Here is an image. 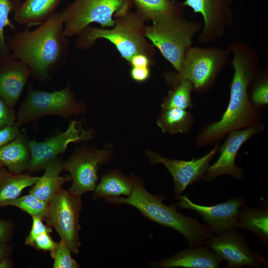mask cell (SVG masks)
Listing matches in <instances>:
<instances>
[{"instance_id":"cell-13","label":"cell","mask_w":268,"mask_h":268,"mask_svg":"<svg viewBox=\"0 0 268 268\" xmlns=\"http://www.w3.org/2000/svg\"><path fill=\"white\" fill-rule=\"evenodd\" d=\"M204 244L222 260L227 261V268H256L268 263L265 258L250 248L242 234L234 229L218 236L212 235Z\"/></svg>"},{"instance_id":"cell-29","label":"cell","mask_w":268,"mask_h":268,"mask_svg":"<svg viewBox=\"0 0 268 268\" xmlns=\"http://www.w3.org/2000/svg\"><path fill=\"white\" fill-rule=\"evenodd\" d=\"M249 98L251 103L261 110L268 103V72L261 71L252 82L249 89Z\"/></svg>"},{"instance_id":"cell-2","label":"cell","mask_w":268,"mask_h":268,"mask_svg":"<svg viewBox=\"0 0 268 268\" xmlns=\"http://www.w3.org/2000/svg\"><path fill=\"white\" fill-rule=\"evenodd\" d=\"M30 28L9 36L6 44L12 58L26 64L35 78L45 82L66 63L68 37L60 12H55L36 29Z\"/></svg>"},{"instance_id":"cell-3","label":"cell","mask_w":268,"mask_h":268,"mask_svg":"<svg viewBox=\"0 0 268 268\" xmlns=\"http://www.w3.org/2000/svg\"><path fill=\"white\" fill-rule=\"evenodd\" d=\"M164 199L162 196L148 192L142 181L134 177V188L129 196L111 197L106 200L113 204L131 205L149 220L174 229L184 236L190 248L204 245L212 235L209 226L178 212L175 204L166 205L163 202Z\"/></svg>"},{"instance_id":"cell-16","label":"cell","mask_w":268,"mask_h":268,"mask_svg":"<svg viewBox=\"0 0 268 268\" xmlns=\"http://www.w3.org/2000/svg\"><path fill=\"white\" fill-rule=\"evenodd\" d=\"M178 199L177 206L195 211L217 235L236 228L240 208L244 204L243 199L235 197L211 206L196 204L186 196H180Z\"/></svg>"},{"instance_id":"cell-33","label":"cell","mask_w":268,"mask_h":268,"mask_svg":"<svg viewBox=\"0 0 268 268\" xmlns=\"http://www.w3.org/2000/svg\"><path fill=\"white\" fill-rule=\"evenodd\" d=\"M16 122V115L14 108L10 107L0 97V129Z\"/></svg>"},{"instance_id":"cell-24","label":"cell","mask_w":268,"mask_h":268,"mask_svg":"<svg viewBox=\"0 0 268 268\" xmlns=\"http://www.w3.org/2000/svg\"><path fill=\"white\" fill-rule=\"evenodd\" d=\"M138 11L153 21L184 17L181 2L172 0H133Z\"/></svg>"},{"instance_id":"cell-9","label":"cell","mask_w":268,"mask_h":268,"mask_svg":"<svg viewBox=\"0 0 268 268\" xmlns=\"http://www.w3.org/2000/svg\"><path fill=\"white\" fill-rule=\"evenodd\" d=\"M81 197L62 188L48 203L44 219L47 225L56 230L61 240L75 255L79 253L81 246L79 239L81 228L79 219L82 210Z\"/></svg>"},{"instance_id":"cell-10","label":"cell","mask_w":268,"mask_h":268,"mask_svg":"<svg viewBox=\"0 0 268 268\" xmlns=\"http://www.w3.org/2000/svg\"><path fill=\"white\" fill-rule=\"evenodd\" d=\"M112 156L110 148L100 150L83 147L76 150L62 163L63 171H68L72 184L69 190L81 196L84 193L94 191L97 181L100 166Z\"/></svg>"},{"instance_id":"cell-34","label":"cell","mask_w":268,"mask_h":268,"mask_svg":"<svg viewBox=\"0 0 268 268\" xmlns=\"http://www.w3.org/2000/svg\"><path fill=\"white\" fill-rule=\"evenodd\" d=\"M50 233L45 232L38 236L35 239L32 247L39 250L52 252L57 242L52 239Z\"/></svg>"},{"instance_id":"cell-25","label":"cell","mask_w":268,"mask_h":268,"mask_svg":"<svg viewBox=\"0 0 268 268\" xmlns=\"http://www.w3.org/2000/svg\"><path fill=\"white\" fill-rule=\"evenodd\" d=\"M268 210L266 206L253 208L244 205L241 207L236 227L251 231L262 242L268 240Z\"/></svg>"},{"instance_id":"cell-19","label":"cell","mask_w":268,"mask_h":268,"mask_svg":"<svg viewBox=\"0 0 268 268\" xmlns=\"http://www.w3.org/2000/svg\"><path fill=\"white\" fill-rule=\"evenodd\" d=\"M25 134L20 133L14 139L0 147V163L9 171L21 174L27 170L31 160V151Z\"/></svg>"},{"instance_id":"cell-31","label":"cell","mask_w":268,"mask_h":268,"mask_svg":"<svg viewBox=\"0 0 268 268\" xmlns=\"http://www.w3.org/2000/svg\"><path fill=\"white\" fill-rule=\"evenodd\" d=\"M71 250L68 245L61 240L57 242L53 250L50 252L54 260V268H77L79 265L71 257Z\"/></svg>"},{"instance_id":"cell-17","label":"cell","mask_w":268,"mask_h":268,"mask_svg":"<svg viewBox=\"0 0 268 268\" xmlns=\"http://www.w3.org/2000/svg\"><path fill=\"white\" fill-rule=\"evenodd\" d=\"M32 75L29 67L11 56L0 58V97L14 108Z\"/></svg>"},{"instance_id":"cell-37","label":"cell","mask_w":268,"mask_h":268,"mask_svg":"<svg viewBox=\"0 0 268 268\" xmlns=\"http://www.w3.org/2000/svg\"><path fill=\"white\" fill-rule=\"evenodd\" d=\"M130 74L134 81L143 82L149 77L150 71L149 67H133Z\"/></svg>"},{"instance_id":"cell-22","label":"cell","mask_w":268,"mask_h":268,"mask_svg":"<svg viewBox=\"0 0 268 268\" xmlns=\"http://www.w3.org/2000/svg\"><path fill=\"white\" fill-rule=\"evenodd\" d=\"M134 177L123 175L118 170L104 174L94 190L93 199L129 196L134 188Z\"/></svg>"},{"instance_id":"cell-21","label":"cell","mask_w":268,"mask_h":268,"mask_svg":"<svg viewBox=\"0 0 268 268\" xmlns=\"http://www.w3.org/2000/svg\"><path fill=\"white\" fill-rule=\"evenodd\" d=\"M62 0H25L14 13V20L28 27L39 26L55 12Z\"/></svg>"},{"instance_id":"cell-7","label":"cell","mask_w":268,"mask_h":268,"mask_svg":"<svg viewBox=\"0 0 268 268\" xmlns=\"http://www.w3.org/2000/svg\"><path fill=\"white\" fill-rule=\"evenodd\" d=\"M85 111V106L76 100L69 84L52 92L33 89L19 107L16 123L20 127L43 116L55 115L67 118Z\"/></svg>"},{"instance_id":"cell-38","label":"cell","mask_w":268,"mask_h":268,"mask_svg":"<svg viewBox=\"0 0 268 268\" xmlns=\"http://www.w3.org/2000/svg\"><path fill=\"white\" fill-rule=\"evenodd\" d=\"M129 62L132 67H149L150 59L148 55L138 53L133 56Z\"/></svg>"},{"instance_id":"cell-32","label":"cell","mask_w":268,"mask_h":268,"mask_svg":"<svg viewBox=\"0 0 268 268\" xmlns=\"http://www.w3.org/2000/svg\"><path fill=\"white\" fill-rule=\"evenodd\" d=\"M32 224L29 234L25 238V243L31 246H33L36 238L39 235L45 233L52 232L51 227L45 225L43 219L40 217L32 216Z\"/></svg>"},{"instance_id":"cell-41","label":"cell","mask_w":268,"mask_h":268,"mask_svg":"<svg viewBox=\"0 0 268 268\" xmlns=\"http://www.w3.org/2000/svg\"><path fill=\"white\" fill-rule=\"evenodd\" d=\"M3 166L0 163V168Z\"/></svg>"},{"instance_id":"cell-11","label":"cell","mask_w":268,"mask_h":268,"mask_svg":"<svg viewBox=\"0 0 268 268\" xmlns=\"http://www.w3.org/2000/svg\"><path fill=\"white\" fill-rule=\"evenodd\" d=\"M181 3L202 16L203 25L198 37L201 44L215 42L233 23V0H185Z\"/></svg>"},{"instance_id":"cell-23","label":"cell","mask_w":268,"mask_h":268,"mask_svg":"<svg viewBox=\"0 0 268 268\" xmlns=\"http://www.w3.org/2000/svg\"><path fill=\"white\" fill-rule=\"evenodd\" d=\"M39 177L10 172L4 166L0 168V207L7 206L18 198L22 191L33 186Z\"/></svg>"},{"instance_id":"cell-12","label":"cell","mask_w":268,"mask_h":268,"mask_svg":"<svg viewBox=\"0 0 268 268\" xmlns=\"http://www.w3.org/2000/svg\"><path fill=\"white\" fill-rule=\"evenodd\" d=\"M264 128L262 123L229 133L223 144L219 147L218 159L214 164L208 166L201 180L204 182H209L224 175L241 179L244 176V170L235 164L238 152L247 140L262 132Z\"/></svg>"},{"instance_id":"cell-39","label":"cell","mask_w":268,"mask_h":268,"mask_svg":"<svg viewBox=\"0 0 268 268\" xmlns=\"http://www.w3.org/2000/svg\"><path fill=\"white\" fill-rule=\"evenodd\" d=\"M13 247L8 242H0V261L4 258L9 257Z\"/></svg>"},{"instance_id":"cell-36","label":"cell","mask_w":268,"mask_h":268,"mask_svg":"<svg viewBox=\"0 0 268 268\" xmlns=\"http://www.w3.org/2000/svg\"><path fill=\"white\" fill-rule=\"evenodd\" d=\"M14 228V223L11 220L0 219V242H9Z\"/></svg>"},{"instance_id":"cell-40","label":"cell","mask_w":268,"mask_h":268,"mask_svg":"<svg viewBox=\"0 0 268 268\" xmlns=\"http://www.w3.org/2000/svg\"><path fill=\"white\" fill-rule=\"evenodd\" d=\"M13 265V261L9 257L4 258L0 261V268H10Z\"/></svg>"},{"instance_id":"cell-15","label":"cell","mask_w":268,"mask_h":268,"mask_svg":"<svg viewBox=\"0 0 268 268\" xmlns=\"http://www.w3.org/2000/svg\"><path fill=\"white\" fill-rule=\"evenodd\" d=\"M91 130H84L76 120H71L65 132L51 137L44 141L29 140L31 160L28 172H35L44 168L50 161L64 152L71 142L86 140L92 137Z\"/></svg>"},{"instance_id":"cell-5","label":"cell","mask_w":268,"mask_h":268,"mask_svg":"<svg viewBox=\"0 0 268 268\" xmlns=\"http://www.w3.org/2000/svg\"><path fill=\"white\" fill-rule=\"evenodd\" d=\"M230 54L228 47L191 46L185 53L180 71L166 75V79L172 85L186 79L191 82L195 91L207 92L214 86L219 73L228 64Z\"/></svg>"},{"instance_id":"cell-30","label":"cell","mask_w":268,"mask_h":268,"mask_svg":"<svg viewBox=\"0 0 268 268\" xmlns=\"http://www.w3.org/2000/svg\"><path fill=\"white\" fill-rule=\"evenodd\" d=\"M9 205L17 207L32 217H41L44 220L48 209V203L30 193L12 201L8 203Z\"/></svg>"},{"instance_id":"cell-18","label":"cell","mask_w":268,"mask_h":268,"mask_svg":"<svg viewBox=\"0 0 268 268\" xmlns=\"http://www.w3.org/2000/svg\"><path fill=\"white\" fill-rule=\"evenodd\" d=\"M224 260L208 247L202 246L189 248L175 255L150 263L151 267L160 268H215Z\"/></svg>"},{"instance_id":"cell-28","label":"cell","mask_w":268,"mask_h":268,"mask_svg":"<svg viewBox=\"0 0 268 268\" xmlns=\"http://www.w3.org/2000/svg\"><path fill=\"white\" fill-rule=\"evenodd\" d=\"M22 3V0H0V58L10 56L4 29L9 27L15 30V27L9 19V15L14 13Z\"/></svg>"},{"instance_id":"cell-6","label":"cell","mask_w":268,"mask_h":268,"mask_svg":"<svg viewBox=\"0 0 268 268\" xmlns=\"http://www.w3.org/2000/svg\"><path fill=\"white\" fill-rule=\"evenodd\" d=\"M202 26L184 17L153 21L145 27V36L157 47L164 58L179 72L187 49Z\"/></svg>"},{"instance_id":"cell-4","label":"cell","mask_w":268,"mask_h":268,"mask_svg":"<svg viewBox=\"0 0 268 268\" xmlns=\"http://www.w3.org/2000/svg\"><path fill=\"white\" fill-rule=\"evenodd\" d=\"M130 3L117 12L114 27L103 29L86 27L79 35L76 44L81 49L90 47L99 38H105L112 43L121 56L129 62L134 55L143 53L149 56L153 49L144 38L145 18L138 11H130Z\"/></svg>"},{"instance_id":"cell-35","label":"cell","mask_w":268,"mask_h":268,"mask_svg":"<svg viewBox=\"0 0 268 268\" xmlns=\"http://www.w3.org/2000/svg\"><path fill=\"white\" fill-rule=\"evenodd\" d=\"M19 127L15 123L0 129V147L12 140L20 134Z\"/></svg>"},{"instance_id":"cell-26","label":"cell","mask_w":268,"mask_h":268,"mask_svg":"<svg viewBox=\"0 0 268 268\" xmlns=\"http://www.w3.org/2000/svg\"><path fill=\"white\" fill-rule=\"evenodd\" d=\"M194 121L193 115L186 109L169 108L162 109L156 123L163 133L176 134L188 133Z\"/></svg>"},{"instance_id":"cell-8","label":"cell","mask_w":268,"mask_h":268,"mask_svg":"<svg viewBox=\"0 0 268 268\" xmlns=\"http://www.w3.org/2000/svg\"><path fill=\"white\" fill-rule=\"evenodd\" d=\"M130 3L129 0H75L60 12L65 34L68 38L77 35L92 23L114 26V13Z\"/></svg>"},{"instance_id":"cell-1","label":"cell","mask_w":268,"mask_h":268,"mask_svg":"<svg viewBox=\"0 0 268 268\" xmlns=\"http://www.w3.org/2000/svg\"><path fill=\"white\" fill-rule=\"evenodd\" d=\"M228 48L233 56V68L228 104L219 120L200 131L196 138L198 146L214 144L230 132L262 123L261 110L253 105L249 95L250 86L260 71L258 54L241 41L231 42Z\"/></svg>"},{"instance_id":"cell-20","label":"cell","mask_w":268,"mask_h":268,"mask_svg":"<svg viewBox=\"0 0 268 268\" xmlns=\"http://www.w3.org/2000/svg\"><path fill=\"white\" fill-rule=\"evenodd\" d=\"M63 162L57 157L44 167V173L33 185L29 193L48 203L53 196L70 177L61 176Z\"/></svg>"},{"instance_id":"cell-14","label":"cell","mask_w":268,"mask_h":268,"mask_svg":"<svg viewBox=\"0 0 268 268\" xmlns=\"http://www.w3.org/2000/svg\"><path fill=\"white\" fill-rule=\"evenodd\" d=\"M219 142L204 156L190 160L171 159L163 157L151 150H146V154L152 164L164 165L173 179L174 196L176 199L187 187L202 179L209 166V162L218 151Z\"/></svg>"},{"instance_id":"cell-27","label":"cell","mask_w":268,"mask_h":268,"mask_svg":"<svg viewBox=\"0 0 268 268\" xmlns=\"http://www.w3.org/2000/svg\"><path fill=\"white\" fill-rule=\"evenodd\" d=\"M173 85V89L169 91L162 101L161 105L162 109L192 108L193 107L192 93L194 89L191 82L188 80L182 79Z\"/></svg>"}]
</instances>
